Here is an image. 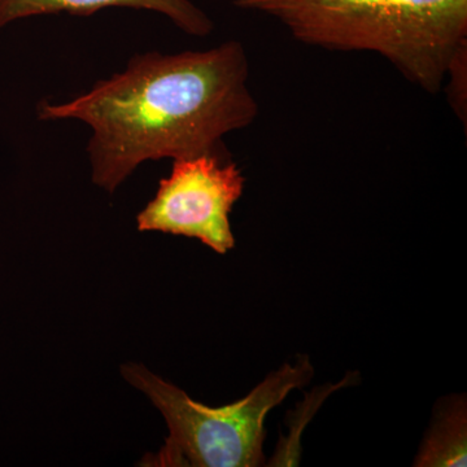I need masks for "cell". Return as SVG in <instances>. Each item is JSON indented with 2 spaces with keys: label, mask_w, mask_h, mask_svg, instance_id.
Listing matches in <instances>:
<instances>
[{
  "label": "cell",
  "mask_w": 467,
  "mask_h": 467,
  "mask_svg": "<svg viewBox=\"0 0 467 467\" xmlns=\"http://www.w3.org/2000/svg\"><path fill=\"white\" fill-rule=\"evenodd\" d=\"M241 42L207 51L137 55L124 72L63 104L42 101L38 117L90 126L92 182L115 192L149 160L223 156V140L259 116Z\"/></svg>",
  "instance_id": "cell-1"
},
{
  "label": "cell",
  "mask_w": 467,
  "mask_h": 467,
  "mask_svg": "<svg viewBox=\"0 0 467 467\" xmlns=\"http://www.w3.org/2000/svg\"><path fill=\"white\" fill-rule=\"evenodd\" d=\"M279 21L296 41L374 52L427 94H439L467 45V0H234Z\"/></svg>",
  "instance_id": "cell-2"
},
{
  "label": "cell",
  "mask_w": 467,
  "mask_h": 467,
  "mask_svg": "<svg viewBox=\"0 0 467 467\" xmlns=\"http://www.w3.org/2000/svg\"><path fill=\"white\" fill-rule=\"evenodd\" d=\"M121 374L155 405L169 430L161 450L146 454L140 466L257 467L265 465L267 414L294 389L306 386L315 368L306 356L295 364L287 362L245 398L221 408L193 401L183 389L142 364L128 362L122 365Z\"/></svg>",
  "instance_id": "cell-3"
},
{
  "label": "cell",
  "mask_w": 467,
  "mask_h": 467,
  "mask_svg": "<svg viewBox=\"0 0 467 467\" xmlns=\"http://www.w3.org/2000/svg\"><path fill=\"white\" fill-rule=\"evenodd\" d=\"M235 162L221 155L174 160L155 198L137 216L140 232L199 239L218 254L235 247L230 213L244 192Z\"/></svg>",
  "instance_id": "cell-4"
},
{
  "label": "cell",
  "mask_w": 467,
  "mask_h": 467,
  "mask_svg": "<svg viewBox=\"0 0 467 467\" xmlns=\"http://www.w3.org/2000/svg\"><path fill=\"white\" fill-rule=\"evenodd\" d=\"M109 7L158 12L189 36H207L214 29L212 18L192 0H0V27L41 15L88 16Z\"/></svg>",
  "instance_id": "cell-5"
},
{
  "label": "cell",
  "mask_w": 467,
  "mask_h": 467,
  "mask_svg": "<svg viewBox=\"0 0 467 467\" xmlns=\"http://www.w3.org/2000/svg\"><path fill=\"white\" fill-rule=\"evenodd\" d=\"M467 408L465 395L441 399L418 451L414 466L467 465Z\"/></svg>",
  "instance_id": "cell-6"
},
{
  "label": "cell",
  "mask_w": 467,
  "mask_h": 467,
  "mask_svg": "<svg viewBox=\"0 0 467 467\" xmlns=\"http://www.w3.org/2000/svg\"><path fill=\"white\" fill-rule=\"evenodd\" d=\"M445 91L454 115L467 126V45L451 57L445 75Z\"/></svg>",
  "instance_id": "cell-7"
}]
</instances>
